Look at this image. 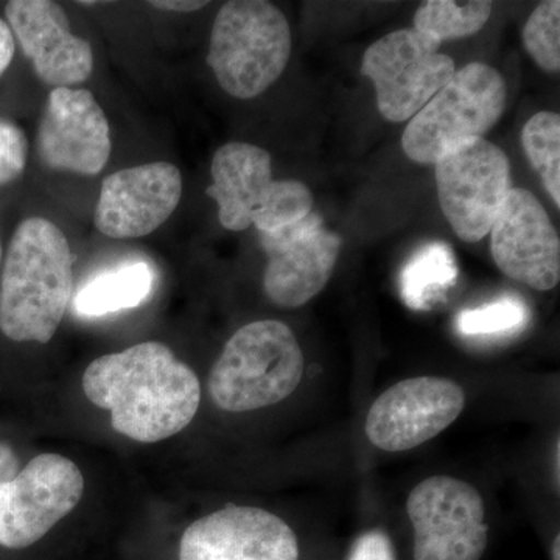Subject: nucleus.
<instances>
[{
    "instance_id": "b1692460",
    "label": "nucleus",
    "mask_w": 560,
    "mask_h": 560,
    "mask_svg": "<svg viewBox=\"0 0 560 560\" xmlns=\"http://www.w3.org/2000/svg\"><path fill=\"white\" fill-rule=\"evenodd\" d=\"M28 142L13 120L0 117V187L20 178L27 165Z\"/></svg>"
},
{
    "instance_id": "7ed1b4c3",
    "label": "nucleus",
    "mask_w": 560,
    "mask_h": 560,
    "mask_svg": "<svg viewBox=\"0 0 560 560\" xmlns=\"http://www.w3.org/2000/svg\"><path fill=\"white\" fill-rule=\"evenodd\" d=\"M304 368V353L287 324L256 320L224 346L210 372L209 394L224 411L260 410L291 396Z\"/></svg>"
},
{
    "instance_id": "c756f323",
    "label": "nucleus",
    "mask_w": 560,
    "mask_h": 560,
    "mask_svg": "<svg viewBox=\"0 0 560 560\" xmlns=\"http://www.w3.org/2000/svg\"><path fill=\"white\" fill-rule=\"evenodd\" d=\"M0 264H2V242H0Z\"/></svg>"
},
{
    "instance_id": "aec40b11",
    "label": "nucleus",
    "mask_w": 560,
    "mask_h": 560,
    "mask_svg": "<svg viewBox=\"0 0 560 560\" xmlns=\"http://www.w3.org/2000/svg\"><path fill=\"white\" fill-rule=\"evenodd\" d=\"M492 3L452 2V0H429L415 14V31L427 33L444 40L466 38L475 35L488 24Z\"/></svg>"
},
{
    "instance_id": "2eb2a0df",
    "label": "nucleus",
    "mask_w": 560,
    "mask_h": 560,
    "mask_svg": "<svg viewBox=\"0 0 560 560\" xmlns=\"http://www.w3.org/2000/svg\"><path fill=\"white\" fill-rule=\"evenodd\" d=\"M296 534L278 515L228 504L191 523L179 545V560H298Z\"/></svg>"
},
{
    "instance_id": "f257e3e1",
    "label": "nucleus",
    "mask_w": 560,
    "mask_h": 560,
    "mask_svg": "<svg viewBox=\"0 0 560 560\" xmlns=\"http://www.w3.org/2000/svg\"><path fill=\"white\" fill-rule=\"evenodd\" d=\"M83 389L110 412L117 433L145 444L186 429L201 400L197 374L158 341L98 357L84 372Z\"/></svg>"
},
{
    "instance_id": "c85d7f7f",
    "label": "nucleus",
    "mask_w": 560,
    "mask_h": 560,
    "mask_svg": "<svg viewBox=\"0 0 560 560\" xmlns=\"http://www.w3.org/2000/svg\"><path fill=\"white\" fill-rule=\"evenodd\" d=\"M560 537H556L555 545H552V560H560Z\"/></svg>"
},
{
    "instance_id": "6e6552de",
    "label": "nucleus",
    "mask_w": 560,
    "mask_h": 560,
    "mask_svg": "<svg viewBox=\"0 0 560 560\" xmlns=\"http://www.w3.org/2000/svg\"><path fill=\"white\" fill-rule=\"evenodd\" d=\"M441 43L415 28L375 40L364 54L361 73L374 83L377 106L389 121L411 120L456 72Z\"/></svg>"
},
{
    "instance_id": "ddd939ff",
    "label": "nucleus",
    "mask_w": 560,
    "mask_h": 560,
    "mask_svg": "<svg viewBox=\"0 0 560 560\" xmlns=\"http://www.w3.org/2000/svg\"><path fill=\"white\" fill-rule=\"evenodd\" d=\"M36 149L50 171L98 175L108 164L113 143L108 119L94 94L75 88L51 90Z\"/></svg>"
},
{
    "instance_id": "bb28decb",
    "label": "nucleus",
    "mask_w": 560,
    "mask_h": 560,
    "mask_svg": "<svg viewBox=\"0 0 560 560\" xmlns=\"http://www.w3.org/2000/svg\"><path fill=\"white\" fill-rule=\"evenodd\" d=\"M20 469V460L16 453L5 442H0V485L14 478Z\"/></svg>"
},
{
    "instance_id": "9d476101",
    "label": "nucleus",
    "mask_w": 560,
    "mask_h": 560,
    "mask_svg": "<svg viewBox=\"0 0 560 560\" xmlns=\"http://www.w3.org/2000/svg\"><path fill=\"white\" fill-rule=\"evenodd\" d=\"M83 490L75 463L57 453L36 456L0 485V545L21 550L36 544L75 510Z\"/></svg>"
},
{
    "instance_id": "a878e982",
    "label": "nucleus",
    "mask_w": 560,
    "mask_h": 560,
    "mask_svg": "<svg viewBox=\"0 0 560 560\" xmlns=\"http://www.w3.org/2000/svg\"><path fill=\"white\" fill-rule=\"evenodd\" d=\"M14 50H16V43H14L13 32L7 21L0 18V77L13 61Z\"/></svg>"
},
{
    "instance_id": "423d86ee",
    "label": "nucleus",
    "mask_w": 560,
    "mask_h": 560,
    "mask_svg": "<svg viewBox=\"0 0 560 560\" xmlns=\"http://www.w3.org/2000/svg\"><path fill=\"white\" fill-rule=\"evenodd\" d=\"M506 106V83L499 70L470 62L416 114L401 136L411 161L434 165L448 147L482 138L501 119Z\"/></svg>"
},
{
    "instance_id": "412c9836",
    "label": "nucleus",
    "mask_w": 560,
    "mask_h": 560,
    "mask_svg": "<svg viewBox=\"0 0 560 560\" xmlns=\"http://www.w3.org/2000/svg\"><path fill=\"white\" fill-rule=\"evenodd\" d=\"M522 143L534 171L539 173L545 189L555 205L560 206V117L541 110L526 121Z\"/></svg>"
},
{
    "instance_id": "f03ea898",
    "label": "nucleus",
    "mask_w": 560,
    "mask_h": 560,
    "mask_svg": "<svg viewBox=\"0 0 560 560\" xmlns=\"http://www.w3.org/2000/svg\"><path fill=\"white\" fill-rule=\"evenodd\" d=\"M73 257L68 238L43 217L14 231L0 278V330L18 342H49L72 296Z\"/></svg>"
},
{
    "instance_id": "5701e85b",
    "label": "nucleus",
    "mask_w": 560,
    "mask_h": 560,
    "mask_svg": "<svg viewBox=\"0 0 560 560\" xmlns=\"http://www.w3.org/2000/svg\"><path fill=\"white\" fill-rule=\"evenodd\" d=\"M523 46L540 69H560V2H541L523 27Z\"/></svg>"
},
{
    "instance_id": "20e7f679",
    "label": "nucleus",
    "mask_w": 560,
    "mask_h": 560,
    "mask_svg": "<svg viewBox=\"0 0 560 560\" xmlns=\"http://www.w3.org/2000/svg\"><path fill=\"white\" fill-rule=\"evenodd\" d=\"M291 31L285 14L264 0H232L221 7L208 65L221 90L241 101L270 90L289 65Z\"/></svg>"
},
{
    "instance_id": "0eeeda50",
    "label": "nucleus",
    "mask_w": 560,
    "mask_h": 560,
    "mask_svg": "<svg viewBox=\"0 0 560 560\" xmlns=\"http://www.w3.org/2000/svg\"><path fill=\"white\" fill-rule=\"evenodd\" d=\"M434 168L441 209L452 230L460 241H482L511 190L506 154L485 138L467 139L444 150Z\"/></svg>"
},
{
    "instance_id": "f8f14e48",
    "label": "nucleus",
    "mask_w": 560,
    "mask_h": 560,
    "mask_svg": "<svg viewBox=\"0 0 560 560\" xmlns=\"http://www.w3.org/2000/svg\"><path fill=\"white\" fill-rule=\"evenodd\" d=\"M267 254L264 290L283 308H296L319 294L330 280L341 250V237L312 212L278 231L259 232Z\"/></svg>"
},
{
    "instance_id": "393cba45",
    "label": "nucleus",
    "mask_w": 560,
    "mask_h": 560,
    "mask_svg": "<svg viewBox=\"0 0 560 560\" xmlns=\"http://www.w3.org/2000/svg\"><path fill=\"white\" fill-rule=\"evenodd\" d=\"M348 560H396V552L388 534L375 529L357 539Z\"/></svg>"
},
{
    "instance_id": "cd10ccee",
    "label": "nucleus",
    "mask_w": 560,
    "mask_h": 560,
    "mask_svg": "<svg viewBox=\"0 0 560 560\" xmlns=\"http://www.w3.org/2000/svg\"><path fill=\"white\" fill-rule=\"evenodd\" d=\"M153 9L176 11V13H191L205 9L208 2H194V0H156V2H149Z\"/></svg>"
},
{
    "instance_id": "6ab92c4d",
    "label": "nucleus",
    "mask_w": 560,
    "mask_h": 560,
    "mask_svg": "<svg viewBox=\"0 0 560 560\" xmlns=\"http://www.w3.org/2000/svg\"><path fill=\"white\" fill-rule=\"evenodd\" d=\"M458 279V265L451 246L434 242L422 246L408 260L400 275V294L416 312L433 308Z\"/></svg>"
},
{
    "instance_id": "4be33fe9",
    "label": "nucleus",
    "mask_w": 560,
    "mask_h": 560,
    "mask_svg": "<svg viewBox=\"0 0 560 560\" xmlns=\"http://www.w3.org/2000/svg\"><path fill=\"white\" fill-rule=\"evenodd\" d=\"M530 312L521 298L503 296L456 316V329L463 337L490 338L515 334L528 326Z\"/></svg>"
},
{
    "instance_id": "dca6fc26",
    "label": "nucleus",
    "mask_w": 560,
    "mask_h": 560,
    "mask_svg": "<svg viewBox=\"0 0 560 560\" xmlns=\"http://www.w3.org/2000/svg\"><path fill=\"white\" fill-rule=\"evenodd\" d=\"M183 178L171 162H151L106 176L95 228L109 238H140L161 228L178 208Z\"/></svg>"
},
{
    "instance_id": "4468645a",
    "label": "nucleus",
    "mask_w": 560,
    "mask_h": 560,
    "mask_svg": "<svg viewBox=\"0 0 560 560\" xmlns=\"http://www.w3.org/2000/svg\"><path fill=\"white\" fill-rule=\"evenodd\" d=\"M490 234V253L508 278L539 291L558 285L559 234L547 210L530 191H508Z\"/></svg>"
},
{
    "instance_id": "9b49d317",
    "label": "nucleus",
    "mask_w": 560,
    "mask_h": 560,
    "mask_svg": "<svg viewBox=\"0 0 560 560\" xmlns=\"http://www.w3.org/2000/svg\"><path fill=\"white\" fill-rule=\"evenodd\" d=\"M466 393L441 377H416L396 383L372 404L368 440L385 452H405L425 444L459 418Z\"/></svg>"
},
{
    "instance_id": "39448f33",
    "label": "nucleus",
    "mask_w": 560,
    "mask_h": 560,
    "mask_svg": "<svg viewBox=\"0 0 560 560\" xmlns=\"http://www.w3.org/2000/svg\"><path fill=\"white\" fill-rule=\"evenodd\" d=\"M212 186L206 194L219 205L226 230L278 231L313 212V194L294 179H272L271 156L253 143L230 142L213 154Z\"/></svg>"
},
{
    "instance_id": "1a4fd4ad",
    "label": "nucleus",
    "mask_w": 560,
    "mask_h": 560,
    "mask_svg": "<svg viewBox=\"0 0 560 560\" xmlns=\"http://www.w3.org/2000/svg\"><path fill=\"white\" fill-rule=\"evenodd\" d=\"M415 529V560H480L488 548L485 503L469 482L431 477L407 501Z\"/></svg>"
},
{
    "instance_id": "f3484780",
    "label": "nucleus",
    "mask_w": 560,
    "mask_h": 560,
    "mask_svg": "<svg viewBox=\"0 0 560 560\" xmlns=\"http://www.w3.org/2000/svg\"><path fill=\"white\" fill-rule=\"evenodd\" d=\"M7 24L40 81L55 88L84 83L94 69V51L88 40L70 31L60 3L50 0H11Z\"/></svg>"
},
{
    "instance_id": "a211bd4d",
    "label": "nucleus",
    "mask_w": 560,
    "mask_h": 560,
    "mask_svg": "<svg viewBox=\"0 0 560 560\" xmlns=\"http://www.w3.org/2000/svg\"><path fill=\"white\" fill-rule=\"evenodd\" d=\"M153 271L147 264H131L98 276L80 290L75 311L86 318L135 308L153 290Z\"/></svg>"
}]
</instances>
